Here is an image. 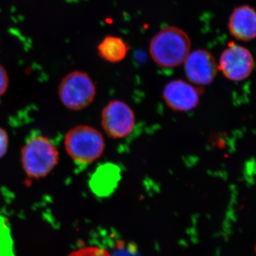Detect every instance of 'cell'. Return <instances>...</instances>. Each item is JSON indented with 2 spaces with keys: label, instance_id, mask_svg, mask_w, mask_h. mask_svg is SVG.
Masks as SVG:
<instances>
[{
  "label": "cell",
  "instance_id": "3957f363",
  "mask_svg": "<svg viewBox=\"0 0 256 256\" xmlns=\"http://www.w3.org/2000/svg\"><path fill=\"white\" fill-rule=\"evenodd\" d=\"M67 154L74 162L87 165L99 159L105 150V140L100 131L88 126L70 129L64 140Z\"/></svg>",
  "mask_w": 256,
  "mask_h": 256
},
{
  "label": "cell",
  "instance_id": "2e32d148",
  "mask_svg": "<svg viewBox=\"0 0 256 256\" xmlns=\"http://www.w3.org/2000/svg\"><path fill=\"white\" fill-rule=\"evenodd\" d=\"M9 86V77L4 67L0 64V97L4 95Z\"/></svg>",
  "mask_w": 256,
  "mask_h": 256
},
{
  "label": "cell",
  "instance_id": "4fadbf2b",
  "mask_svg": "<svg viewBox=\"0 0 256 256\" xmlns=\"http://www.w3.org/2000/svg\"><path fill=\"white\" fill-rule=\"evenodd\" d=\"M68 256H112L110 252L102 248L86 246L70 252Z\"/></svg>",
  "mask_w": 256,
  "mask_h": 256
},
{
  "label": "cell",
  "instance_id": "ba28073f",
  "mask_svg": "<svg viewBox=\"0 0 256 256\" xmlns=\"http://www.w3.org/2000/svg\"><path fill=\"white\" fill-rule=\"evenodd\" d=\"M203 90L180 79L172 80L165 86L162 98L165 104L176 112H188L196 108Z\"/></svg>",
  "mask_w": 256,
  "mask_h": 256
},
{
  "label": "cell",
  "instance_id": "7a4b0ae2",
  "mask_svg": "<svg viewBox=\"0 0 256 256\" xmlns=\"http://www.w3.org/2000/svg\"><path fill=\"white\" fill-rule=\"evenodd\" d=\"M21 160L28 178H41L54 169L60 160V152L48 138L35 134L28 138L22 149Z\"/></svg>",
  "mask_w": 256,
  "mask_h": 256
},
{
  "label": "cell",
  "instance_id": "6da1fadb",
  "mask_svg": "<svg viewBox=\"0 0 256 256\" xmlns=\"http://www.w3.org/2000/svg\"><path fill=\"white\" fill-rule=\"evenodd\" d=\"M191 40L176 26L162 28L150 42V54L154 63L163 68H173L184 64L191 52Z\"/></svg>",
  "mask_w": 256,
  "mask_h": 256
},
{
  "label": "cell",
  "instance_id": "9a60e30c",
  "mask_svg": "<svg viewBox=\"0 0 256 256\" xmlns=\"http://www.w3.org/2000/svg\"><path fill=\"white\" fill-rule=\"evenodd\" d=\"M9 146V136L3 128H0V159L5 156Z\"/></svg>",
  "mask_w": 256,
  "mask_h": 256
},
{
  "label": "cell",
  "instance_id": "9c48e42d",
  "mask_svg": "<svg viewBox=\"0 0 256 256\" xmlns=\"http://www.w3.org/2000/svg\"><path fill=\"white\" fill-rule=\"evenodd\" d=\"M228 28L230 34L239 41L254 40L256 36L255 10L247 4L236 8L229 18Z\"/></svg>",
  "mask_w": 256,
  "mask_h": 256
},
{
  "label": "cell",
  "instance_id": "277c9868",
  "mask_svg": "<svg viewBox=\"0 0 256 256\" xmlns=\"http://www.w3.org/2000/svg\"><path fill=\"white\" fill-rule=\"evenodd\" d=\"M58 96L69 110L78 111L88 107L95 99L96 88L85 72L75 70L67 74L58 86Z\"/></svg>",
  "mask_w": 256,
  "mask_h": 256
},
{
  "label": "cell",
  "instance_id": "30bf717a",
  "mask_svg": "<svg viewBox=\"0 0 256 256\" xmlns=\"http://www.w3.org/2000/svg\"><path fill=\"white\" fill-rule=\"evenodd\" d=\"M121 178L120 169L112 163L98 166L90 176L89 185L92 193L98 197H107L114 193Z\"/></svg>",
  "mask_w": 256,
  "mask_h": 256
},
{
  "label": "cell",
  "instance_id": "8992f818",
  "mask_svg": "<svg viewBox=\"0 0 256 256\" xmlns=\"http://www.w3.org/2000/svg\"><path fill=\"white\" fill-rule=\"evenodd\" d=\"M218 70L232 82H240L252 75L255 62L249 50L232 44L224 50L218 64Z\"/></svg>",
  "mask_w": 256,
  "mask_h": 256
},
{
  "label": "cell",
  "instance_id": "5bb4252c",
  "mask_svg": "<svg viewBox=\"0 0 256 256\" xmlns=\"http://www.w3.org/2000/svg\"><path fill=\"white\" fill-rule=\"evenodd\" d=\"M116 245L114 252H110L112 256H140L136 247L130 244H126L122 240H118Z\"/></svg>",
  "mask_w": 256,
  "mask_h": 256
},
{
  "label": "cell",
  "instance_id": "8fae6325",
  "mask_svg": "<svg viewBox=\"0 0 256 256\" xmlns=\"http://www.w3.org/2000/svg\"><path fill=\"white\" fill-rule=\"evenodd\" d=\"M128 50L129 47L126 42L118 36H106L98 46L101 58L110 63L122 62L127 56Z\"/></svg>",
  "mask_w": 256,
  "mask_h": 256
},
{
  "label": "cell",
  "instance_id": "7c38bea8",
  "mask_svg": "<svg viewBox=\"0 0 256 256\" xmlns=\"http://www.w3.org/2000/svg\"><path fill=\"white\" fill-rule=\"evenodd\" d=\"M0 256H14L9 222L2 215H0Z\"/></svg>",
  "mask_w": 256,
  "mask_h": 256
},
{
  "label": "cell",
  "instance_id": "52a82bcc",
  "mask_svg": "<svg viewBox=\"0 0 256 256\" xmlns=\"http://www.w3.org/2000/svg\"><path fill=\"white\" fill-rule=\"evenodd\" d=\"M184 65L186 78L197 86L210 85L218 74V64L214 55L207 50L190 52Z\"/></svg>",
  "mask_w": 256,
  "mask_h": 256
},
{
  "label": "cell",
  "instance_id": "5b68a950",
  "mask_svg": "<svg viewBox=\"0 0 256 256\" xmlns=\"http://www.w3.org/2000/svg\"><path fill=\"white\" fill-rule=\"evenodd\" d=\"M101 124L109 138L122 139L132 132L136 124V116L126 102L114 100L109 102L102 110Z\"/></svg>",
  "mask_w": 256,
  "mask_h": 256
}]
</instances>
